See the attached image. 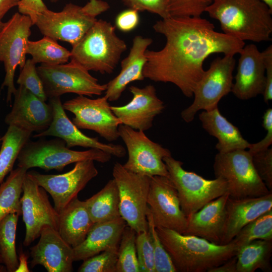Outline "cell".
<instances>
[{
	"label": "cell",
	"instance_id": "6da1fadb",
	"mask_svg": "<svg viewBox=\"0 0 272 272\" xmlns=\"http://www.w3.org/2000/svg\"><path fill=\"white\" fill-rule=\"evenodd\" d=\"M155 32L166 38L158 51L147 49L143 74L156 82L170 83L182 94L193 96L203 76L205 60L211 55L239 53L245 42L215 30L214 25L200 17H170L157 21Z\"/></svg>",
	"mask_w": 272,
	"mask_h": 272
},
{
	"label": "cell",
	"instance_id": "7a4b0ae2",
	"mask_svg": "<svg viewBox=\"0 0 272 272\" xmlns=\"http://www.w3.org/2000/svg\"><path fill=\"white\" fill-rule=\"evenodd\" d=\"M223 33L240 41L271 40L272 10L261 0H213L206 9Z\"/></svg>",
	"mask_w": 272,
	"mask_h": 272
},
{
	"label": "cell",
	"instance_id": "3957f363",
	"mask_svg": "<svg viewBox=\"0 0 272 272\" xmlns=\"http://www.w3.org/2000/svg\"><path fill=\"white\" fill-rule=\"evenodd\" d=\"M156 230L177 272H208L237 253L231 242L216 244L196 236L167 228L158 227Z\"/></svg>",
	"mask_w": 272,
	"mask_h": 272
},
{
	"label": "cell",
	"instance_id": "277c9868",
	"mask_svg": "<svg viewBox=\"0 0 272 272\" xmlns=\"http://www.w3.org/2000/svg\"><path fill=\"white\" fill-rule=\"evenodd\" d=\"M126 50L115 27L103 20H97L71 51V61L87 70L111 74Z\"/></svg>",
	"mask_w": 272,
	"mask_h": 272
},
{
	"label": "cell",
	"instance_id": "5b68a950",
	"mask_svg": "<svg viewBox=\"0 0 272 272\" xmlns=\"http://www.w3.org/2000/svg\"><path fill=\"white\" fill-rule=\"evenodd\" d=\"M109 8V4L101 0H90L83 7L69 3L60 12L48 9L38 14L34 25L44 36L73 47L97 21L96 17Z\"/></svg>",
	"mask_w": 272,
	"mask_h": 272
},
{
	"label": "cell",
	"instance_id": "8992f818",
	"mask_svg": "<svg viewBox=\"0 0 272 272\" xmlns=\"http://www.w3.org/2000/svg\"><path fill=\"white\" fill-rule=\"evenodd\" d=\"M111 156L98 149L82 151L72 150L66 146L63 140L58 138L35 142L29 140L21 150L17 161L18 167L27 170L39 167L45 170L61 171L69 164L86 160L106 163Z\"/></svg>",
	"mask_w": 272,
	"mask_h": 272
},
{
	"label": "cell",
	"instance_id": "52a82bcc",
	"mask_svg": "<svg viewBox=\"0 0 272 272\" xmlns=\"http://www.w3.org/2000/svg\"><path fill=\"white\" fill-rule=\"evenodd\" d=\"M213 169L216 177L226 181L227 193L231 198L259 197L272 191L257 174L252 163L251 155L246 150L218 153Z\"/></svg>",
	"mask_w": 272,
	"mask_h": 272
},
{
	"label": "cell",
	"instance_id": "ba28073f",
	"mask_svg": "<svg viewBox=\"0 0 272 272\" xmlns=\"http://www.w3.org/2000/svg\"><path fill=\"white\" fill-rule=\"evenodd\" d=\"M169 178L175 187L180 208L187 217L210 201L227 194L226 181L220 177L208 180L182 167L183 163L171 156L163 159Z\"/></svg>",
	"mask_w": 272,
	"mask_h": 272
},
{
	"label": "cell",
	"instance_id": "9c48e42d",
	"mask_svg": "<svg viewBox=\"0 0 272 272\" xmlns=\"http://www.w3.org/2000/svg\"><path fill=\"white\" fill-rule=\"evenodd\" d=\"M235 64L232 55L218 57L212 62L195 87L192 103L181 112L185 122H191L200 110L211 111L218 107L221 99L231 92Z\"/></svg>",
	"mask_w": 272,
	"mask_h": 272
},
{
	"label": "cell",
	"instance_id": "30bf717a",
	"mask_svg": "<svg viewBox=\"0 0 272 272\" xmlns=\"http://www.w3.org/2000/svg\"><path fill=\"white\" fill-rule=\"evenodd\" d=\"M119 197L121 217L137 233L148 231L147 203L151 177L126 169L116 162L112 170Z\"/></svg>",
	"mask_w": 272,
	"mask_h": 272
},
{
	"label": "cell",
	"instance_id": "8fae6325",
	"mask_svg": "<svg viewBox=\"0 0 272 272\" xmlns=\"http://www.w3.org/2000/svg\"><path fill=\"white\" fill-rule=\"evenodd\" d=\"M37 71L48 99L69 93L92 97L101 95L106 89V84H99L89 71L72 61L66 64L41 63Z\"/></svg>",
	"mask_w": 272,
	"mask_h": 272
},
{
	"label": "cell",
	"instance_id": "7c38bea8",
	"mask_svg": "<svg viewBox=\"0 0 272 272\" xmlns=\"http://www.w3.org/2000/svg\"><path fill=\"white\" fill-rule=\"evenodd\" d=\"M119 137L124 143L128 159L123 165L135 173L169 177L163 159L171 156L170 151L151 140L144 131L134 129L123 124L118 127Z\"/></svg>",
	"mask_w": 272,
	"mask_h": 272
},
{
	"label": "cell",
	"instance_id": "4fadbf2b",
	"mask_svg": "<svg viewBox=\"0 0 272 272\" xmlns=\"http://www.w3.org/2000/svg\"><path fill=\"white\" fill-rule=\"evenodd\" d=\"M32 25L29 16L16 13L0 30V62L4 63L6 73L1 89L8 88V103L11 102L17 89L14 85L16 69L18 65L22 69L26 62V46Z\"/></svg>",
	"mask_w": 272,
	"mask_h": 272
},
{
	"label": "cell",
	"instance_id": "5bb4252c",
	"mask_svg": "<svg viewBox=\"0 0 272 272\" xmlns=\"http://www.w3.org/2000/svg\"><path fill=\"white\" fill-rule=\"evenodd\" d=\"M94 161L78 162L71 170L60 174H43L34 170L27 174L51 195L54 208L59 213L98 175Z\"/></svg>",
	"mask_w": 272,
	"mask_h": 272
},
{
	"label": "cell",
	"instance_id": "9a60e30c",
	"mask_svg": "<svg viewBox=\"0 0 272 272\" xmlns=\"http://www.w3.org/2000/svg\"><path fill=\"white\" fill-rule=\"evenodd\" d=\"M108 101L105 95L94 99L79 95L65 101L62 106L74 114L72 122L79 129L93 130L112 142L119 137L118 127L122 123L112 112Z\"/></svg>",
	"mask_w": 272,
	"mask_h": 272
},
{
	"label": "cell",
	"instance_id": "2e32d148",
	"mask_svg": "<svg viewBox=\"0 0 272 272\" xmlns=\"http://www.w3.org/2000/svg\"><path fill=\"white\" fill-rule=\"evenodd\" d=\"M22 193L21 215L26 228L23 245L28 246L39 237L45 226L58 231V213L51 206L45 189L27 173L23 180Z\"/></svg>",
	"mask_w": 272,
	"mask_h": 272
},
{
	"label": "cell",
	"instance_id": "e0dca14e",
	"mask_svg": "<svg viewBox=\"0 0 272 272\" xmlns=\"http://www.w3.org/2000/svg\"><path fill=\"white\" fill-rule=\"evenodd\" d=\"M147 203L156 227L184 233L187 218L181 209L177 191L169 178L151 177Z\"/></svg>",
	"mask_w": 272,
	"mask_h": 272
},
{
	"label": "cell",
	"instance_id": "ac0fdd59",
	"mask_svg": "<svg viewBox=\"0 0 272 272\" xmlns=\"http://www.w3.org/2000/svg\"><path fill=\"white\" fill-rule=\"evenodd\" d=\"M49 103L53 108L52 120L47 129L35 134L34 138L53 136L63 140L69 148L80 146L100 149L117 158L125 156L126 150L122 145L103 143L97 138L82 132L67 117L60 97L50 98Z\"/></svg>",
	"mask_w": 272,
	"mask_h": 272
},
{
	"label": "cell",
	"instance_id": "d6986e66",
	"mask_svg": "<svg viewBox=\"0 0 272 272\" xmlns=\"http://www.w3.org/2000/svg\"><path fill=\"white\" fill-rule=\"evenodd\" d=\"M129 89L131 100L123 106H111V110L122 124L135 130H148L152 127L155 117L165 108L164 103L152 85L143 88L132 85Z\"/></svg>",
	"mask_w": 272,
	"mask_h": 272
},
{
	"label": "cell",
	"instance_id": "ffe728a7",
	"mask_svg": "<svg viewBox=\"0 0 272 272\" xmlns=\"http://www.w3.org/2000/svg\"><path fill=\"white\" fill-rule=\"evenodd\" d=\"M14 101L5 123L33 132L43 131L50 124L53 115L52 105L46 103L19 85L14 94Z\"/></svg>",
	"mask_w": 272,
	"mask_h": 272
},
{
	"label": "cell",
	"instance_id": "44dd1931",
	"mask_svg": "<svg viewBox=\"0 0 272 272\" xmlns=\"http://www.w3.org/2000/svg\"><path fill=\"white\" fill-rule=\"evenodd\" d=\"M31 267L41 265L48 272H71L73 270V248L54 228L45 226L38 243L30 248Z\"/></svg>",
	"mask_w": 272,
	"mask_h": 272
},
{
	"label": "cell",
	"instance_id": "7402d4cb",
	"mask_svg": "<svg viewBox=\"0 0 272 272\" xmlns=\"http://www.w3.org/2000/svg\"><path fill=\"white\" fill-rule=\"evenodd\" d=\"M237 73L231 92L246 100L262 95L265 88V66L262 52L256 45H245L239 53Z\"/></svg>",
	"mask_w": 272,
	"mask_h": 272
},
{
	"label": "cell",
	"instance_id": "603a6c76",
	"mask_svg": "<svg viewBox=\"0 0 272 272\" xmlns=\"http://www.w3.org/2000/svg\"><path fill=\"white\" fill-rule=\"evenodd\" d=\"M272 210V191L255 197L235 199L228 197L220 245L229 244L246 225Z\"/></svg>",
	"mask_w": 272,
	"mask_h": 272
},
{
	"label": "cell",
	"instance_id": "cb8c5ba5",
	"mask_svg": "<svg viewBox=\"0 0 272 272\" xmlns=\"http://www.w3.org/2000/svg\"><path fill=\"white\" fill-rule=\"evenodd\" d=\"M228 197V193L224 194L188 216L187 227L183 234L196 236L220 245Z\"/></svg>",
	"mask_w": 272,
	"mask_h": 272
},
{
	"label": "cell",
	"instance_id": "d4e9b609",
	"mask_svg": "<svg viewBox=\"0 0 272 272\" xmlns=\"http://www.w3.org/2000/svg\"><path fill=\"white\" fill-rule=\"evenodd\" d=\"M152 43L150 38L134 37L128 55L121 62L120 73L106 84L105 96L109 101L118 100L129 83L145 79L143 71L147 61L145 52Z\"/></svg>",
	"mask_w": 272,
	"mask_h": 272
},
{
	"label": "cell",
	"instance_id": "484cf974",
	"mask_svg": "<svg viewBox=\"0 0 272 272\" xmlns=\"http://www.w3.org/2000/svg\"><path fill=\"white\" fill-rule=\"evenodd\" d=\"M126 225L121 217L94 223L85 240L73 248L74 261L84 260L103 251L118 247Z\"/></svg>",
	"mask_w": 272,
	"mask_h": 272
},
{
	"label": "cell",
	"instance_id": "4316f807",
	"mask_svg": "<svg viewBox=\"0 0 272 272\" xmlns=\"http://www.w3.org/2000/svg\"><path fill=\"white\" fill-rule=\"evenodd\" d=\"M199 119L203 129L218 140L216 148L218 153L248 149L250 143L243 138L237 127L221 114L218 107L202 111L199 114Z\"/></svg>",
	"mask_w": 272,
	"mask_h": 272
},
{
	"label": "cell",
	"instance_id": "83f0119b",
	"mask_svg": "<svg viewBox=\"0 0 272 272\" xmlns=\"http://www.w3.org/2000/svg\"><path fill=\"white\" fill-rule=\"evenodd\" d=\"M94 224L85 200L81 201L78 197L58 213V231L73 248L85 240Z\"/></svg>",
	"mask_w": 272,
	"mask_h": 272
},
{
	"label": "cell",
	"instance_id": "f1b7e54d",
	"mask_svg": "<svg viewBox=\"0 0 272 272\" xmlns=\"http://www.w3.org/2000/svg\"><path fill=\"white\" fill-rule=\"evenodd\" d=\"M93 222H103L121 217L118 189L115 180H109L99 192L85 200Z\"/></svg>",
	"mask_w": 272,
	"mask_h": 272
},
{
	"label": "cell",
	"instance_id": "f546056e",
	"mask_svg": "<svg viewBox=\"0 0 272 272\" xmlns=\"http://www.w3.org/2000/svg\"><path fill=\"white\" fill-rule=\"evenodd\" d=\"M272 241L255 240L237 251V272H254L260 269L271 272Z\"/></svg>",
	"mask_w": 272,
	"mask_h": 272
},
{
	"label": "cell",
	"instance_id": "4dcf8cb0",
	"mask_svg": "<svg viewBox=\"0 0 272 272\" xmlns=\"http://www.w3.org/2000/svg\"><path fill=\"white\" fill-rule=\"evenodd\" d=\"M32 133L15 125H9L2 137L0 149V184L3 182L5 176L13 170L21 150L29 140Z\"/></svg>",
	"mask_w": 272,
	"mask_h": 272
},
{
	"label": "cell",
	"instance_id": "1f68e13d",
	"mask_svg": "<svg viewBox=\"0 0 272 272\" xmlns=\"http://www.w3.org/2000/svg\"><path fill=\"white\" fill-rule=\"evenodd\" d=\"M27 170L13 169L5 181L0 185V221L10 214L22 215L21 195L23 180Z\"/></svg>",
	"mask_w": 272,
	"mask_h": 272
},
{
	"label": "cell",
	"instance_id": "d6a6232c",
	"mask_svg": "<svg viewBox=\"0 0 272 272\" xmlns=\"http://www.w3.org/2000/svg\"><path fill=\"white\" fill-rule=\"evenodd\" d=\"M25 52L32 56L35 63L63 64L71 57V51L59 45L56 40L47 36L38 41L28 40Z\"/></svg>",
	"mask_w": 272,
	"mask_h": 272
},
{
	"label": "cell",
	"instance_id": "836d02e7",
	"mask_svg": "<svg viewBox=\"0 0 272 272\" xmlns=\"http://www.w3.org/2000/svg\"><path fill=\"white\" fill-rule=\"evenodd\" d=\"M19 216L10 214L0 221V254L8 272H15L19 264L16 248Z\"/></svg>",
	"mask_w": 272,
	"mask_h": 272
},
{
	"label": "cell",
	"instance_id": "e575fe53",
	"mask_svg": "<svg viewBox=\"0 0 272 272\" xmlns=\"http://www.w3.org/2000/svg\"><path fill=\"white\" fill-rule=\"evenodd\" d=\"M255 240L272 241V210L244 226L231 241L238 250Z\"/></svg>",
	"mask_w": 272,
	"mask_h": 272
},
{
	"label": "cell",
	"instance_id": "d590c367",
	"mask_svg": "<svg viewBox=\"0 0 272 272\" xmlns=\"http://www.w3.org/2000/svg\"><path fill=\"white\" fill-rule=\"evenodd\" d=\"M137 232L126 225L118 248L116 272H140L136 250Z\"/></svg>",
	"mask_w": 272,
	"mask_h": 272
},
{
	"label": "cell",
	"instance_id": "8d00e7d4",
	"mask_svg": "<svg viewBox=\"0 0 272 272\" xmlns=\"http://www.w3.org/2000/svg\"><path fill=\"white\" fill-rule=\"evenodd\" d=\"M147 220L154 254L155 272H177L170 255L160 241L149 208Z\"/></svg>",
	"mask_w": 272,
	"mask_h": 272
},
{
	"label": "cell",
	"instance_id": "74e56055",
	"mask_svg": "<svg viewBox=\"0 0 272 272\" xmlns=\"http://www.w3.org/2000/svg\"><path fill=\"white\" fill-rule=\"evenodd\" d=\"M118 247L103 251L84 260L79 272H116Z\"/></svg>",
	"mask_w": 272,
	"mask_h": 272
},
{
	"label": "cell",
	"instance_id": "f35d334b",
	"mask_svg": "<svg viewBox=\"0 0 272 272\" xmlns=\"http://www.w3.org/2000/svg\"><path fill=\"white\" fill-rule=\"evenodd\" d=\"M35 64L32 59L26 60L17 83L24 87L42 101H46L48 98L45 93L42 81L38 74Z\"/></svg>",
	"mask_w": 272,
	"mask_h": 272
},
{
	"label": "cell",
	"instance_id": "ab89813d",
	"mask_svg": "<svg viewBox=\"0 0 272 272\" xmlns=\"http://www.w3.org/2000/svg\"><path fill=\"white\" fill-rule=\"evenodd\" d=\"M135 245L140 272H155L154 251L148 231L137 233Z\"/></svg>",
	"mask_w": 272,
	"mask_h": 272
},
{
	"label": "cell",
	"instance_id": "60d3db41",
	"mask_svg": "<svg viewBox=\"0 0 272 272\" xmlns=\"http://www.w3.org/2000/svg\"><path fill=\"white\" fill-rule=\"evenodd\" d=\"M213 0H169L171 17H200Z\"/></svg>",
	"mask_w": 272,
	"mask_h": 272
},
{
	"label": "cell",
	"instance_id": "b9f144b4",
	"mask_svg": "<svg viewBox=\"0 0 272 272\" xmlns=\"http://www.w3.org/2000/svg\"><path fill=\"white\" fill-rule=\"evenodd\" d=\"M251 155L257 174L268 190L272 191V149L268 148Z\"/></svg>",
	"mask_w": 272,
	"mask_h": 272
},
{
	"label": "cell",
	"instance_id": "7bdbcfd3",
	"mask_svg": "<svg viewBox=\"0 0 272 272\" xmlns=\"http://www.w3.org/2000/svg\"><path fill=\"white\" fill-rule=\"evenodd\" d=\"M128 8L138 11H148L157 14L162 19L170 16L169 0H121Z\"/></svg>",
	"mask_w": 272,
	"mask_h": 272
},
{
	"label": "cell",
	"instance_id": "ee69618b",
	"mask_svg": "<svg viewBox=\"0 0 272 272\" xmlns=\"http://www.w3.org/2000/svg\"><path fill=\"white\" fill-rule=\"evenodd\" d=\"M139 23V11L131 8L119 13L115 20V26L123 32H129L134 30Z\"/></svg>",
	"mask_w": 272,
	"mask_h": 272
},
{
	"label": "cell",
	"instance_id": "f6af8a7d",
	"mask_svg": "<svg viewBox=\"0 0 272 272\" xmlns=\"http://www.w3.org/2000/svg\"><path fill=\"white\" fill-rule=\"evenodd\" d=\"M262 125L266 133L265 137L257 143L250 144L248 151L250 154L265 150L272 144V109L268 108L264 113Z\"/></svg>",
	"mask_w": 272,
	"mask_h": 272
},
{
	"label": "cell",
	"instance_id": "bcb514c9",
	"mask_svg": "<svg viewBox=\"0 0 272 272\" xmlns=\"http://www.w3.org/2000/svg\"><path fill=\"white\" fill-rule=\"evenodd\" d=\"M265 66V88L263 100L268 104L272 100V45L262 51Z\"/></svg>",
	"mask_w": 272,
	"mask_h": 272
},
{
	"label": "cell",
	"instance_id": "7dc6e473",
	"mask_svg": "<svg viewBox=\"0 0 272 272\" xmlns=\"http://www.w3.org/2000/svg\"><path fill=\"white\" fill-rule=\"evenodd\" d=\"M17 6L19 13L29 16L33 25L37 16L48 9L42 0H20Z\"/></svg>",
	"mask_w": 272,
	"mask_h": 272
},
{
	"label": "cell",
	"instance_id": "c3c4849f",
	"mask_svg": "<svg viewBox=\"0 0 272 272\" xmlns=\"http://www.w3.org/2000/svg\"><path fill=\"white\" fill-rule=\"evenodd\" d=\"M208 272H237V256H232L218 266L210 269Z\"/></svg>",
	"mask_w": 272,
	"mask_h": 272
},
{
	"label": "cell",
	"instance_id": "681fc988",
	"mask_svg": "<svg viewBox=\"0 0 272 272\" xmlns=\"http://www.w3.org/2000/svg\"><path fill=\"white\" fill-rule=\"evenodd\" d=\"M20 0H0V18L3 17L12 8L17 6Z\"/></svg>",
	"mask_w": 272,
	"mask_h": 272
},
{
	"label": "cell",
	"instance_id": "f907efd6",
	"mask_svg": "<svg viewBox=\"0 0 272 272\" xmlns=\"http://www.w3.org/2000/svg\"><path fill=\"white\" fill-rule=\"evenodd\" d=\"M19 264L15 272L26 271L29 272L30 270L28 267V256L23 251H21L18 256Z\"/></svg>",
	"mask_w": 272,
	"mask_h": 272
},
{
	"label": "cell",
	"instance_id": "816d5d0a",
	"mask_svg": "<svg viewBox=\"0 0 272 272\" xmlns=\"http://www.w3.org/2000/svg\"><path fill=\"white\" fill-rule=\"evenodd\" d=\"M7 271L6 268L3 263V261L0 254V272Z\"/></svg>",
	"mask_w": 272,
	"mask_h": 272
},
{
	"label": "cell",
	"instance_id": "f5cc1de1",
	"mask_svg": "<svg viewBox=\"0 0 272 272\" xmlns=\"http://www.w3.org/2000/svg\"><path fill=\"white\" fill-rule=\"evenodd\" d=\"M272 10V0H261Z\"/></svg>",
	"mask_w": 272,
	"mask_h": 272
},
{
	"label": "cell",
	"instance_id": "db71d44e",
	"mask_svg": "<svg viewBox=\"0 0 272 272\" xmlns=\"http://www.w3.org/2000/svg\"><path fill=\"white\" fill-rule=\"evenodd\" d=\"M4 23H3L2 21V19L0 18V30L2 28V27H3L4 25Z\"/></svg>",
	"mask_w": 272,
	"mask_h": 272
},
{
	"label": "cell",
	"instance_id": "11a10c76",
	"mask_svg": "<svg viewBox=\"0 0 272 272\" xmlns=\"http://www.w3.org/2000/svg\"><path fill=\"white\" fill-rule=\"evenodd\" d=\"M50 2H52V3H56L57 2L58 0H49Z\"/></svg>",
	"mask_w": 272,
	"mask_h": 272
},
{
	"label": "cell",
	"instance_id": "9f6ffc18",
	"mask_svg": "<svg viewBox=\"0 0 272 272\" xmlns=\"http://www.w3.org/2000/svg\"><path fill=\"white\" fill-rule=\"evenodd\" d=\"M2 140V137L0 136V142Z\"/></svg>",
	"mask_w": 272,
	"mask_h": 272
}]
</instances>
